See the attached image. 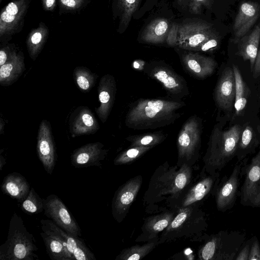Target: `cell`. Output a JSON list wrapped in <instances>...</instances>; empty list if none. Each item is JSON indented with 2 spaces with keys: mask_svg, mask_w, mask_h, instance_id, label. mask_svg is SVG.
Returning a JSON list of instances; mask_svg holds the SVG:
<instances>
[{
  "mask_svg": "<svg viewBox=\"0 0 260 260\" xmlns=\"http://www.w3.org/2000/svg\"><path fill=\"white\" fill-rule=\"evenodd\" d=\"M193 180V167L164 162L155 170L144 194L145 212L152 214L173 209Z\"/></svg>",
  "mask_w": 260,
  "mask_h": 260,
  "instance_id": "1",
  "label": "cell"
},
{
  "mask_svg": "<svg viewBox=\"0 0 260 260\" xmlns=\"http://www.w3.org/2000/svg\"><path fill=\"white\" fill-rule=\"evenodd\" d=\"M184 106V101L171 98H140L129 106L125 125L134 130L165 127L173 124L180 117L178 111Z\"/></svg>",
  "mask_w": 260,
  "mask_h": 260,
  "instance_id": "2",
  "label": "cell"
},
{
  "mask_svg": "<svg viewBox=\"0 0 260 260\" xmlns=\"http://www.w3.org/2000/svg\"><path fill=\"white\" fill-rule=\"evenodd\" d=\"M241 133V127L238 124L226 131L215 126L203 158L202 170L210 175L220 174L222 170L236 155Z\"/></svg>",
  "mask_w": 260,
  "mask_h": 260,
  "instance_id": "3",
  "label": "cell"
},
{
  "mask_svg": "<svg viewBox=\"0 0 260 260\" xmlns=\"http://www.w3.org/2000/svg\"><path fill=\"white\" fill-rule=\"evenodd\" d=\"M200 206L177 209L173 220L159 237L158 245L179 239L202 240L206 235L208 224L207 215Z\"/></svg>",
  "mask_w": 260,
  "mask_h": 260,
  "instance_id": "4",
  "label": "cell"
},
{
  "mask_svg": "<svg viewBox=\"0 0 260 260\" xmlns=\"http://www.w3.org/2000/svg\"><path fill=\"white\" fill-rule=\"evenodd\" d=\"M32 234L26 229L21 217L14 213L9 223L6 242L0 246L1 260L39 259Z\"/></svg>",
  "mask_w": 260,
  "mask_h": 260,
  "instance_id": "5",
  "label": "cell"
},
{
  "mask_svg": "<svg viewBox=\"0 0 260 260\" xmlns=\"http://www.w3.org/2000/svg\"><path fill=\"white\" fill-rule=\"evenodd\" d=\"M202 240L197 253L199 259L233 260L245 242L246 236L239 231H221L206 235Z\"/></svg>",
  "mask_w": 260,
  "mask_h": 260,
  "instance_id": "6",
  "label": "cell"
},
{
  "mask_svg": "<svg viewBox=\"0 0 260 260\" xmlns=\"http://www.w3.org/2000/svg\"><path fill=\"white\" fill-rule=\"evenodd\" d=\"M202 119L197 115L189 117L182 125L176 139L177 165L193 167L198 160L201 146Z\"/></svg>",
  "mask_w": 260,
  "mask_h": 260,
  "instance_id": "7",
  "label": "cell"
},
{
  "mask_svg": "<svg viewBox=\"0 0 260 260\" xmlns=\"http://www.w3.org/2000/svg\"><path fill=\"white\" fill-rule=\"evenodd\" d=\"M143 72L161 84L169 97L173 100H182L189 94L185 79L162 61L145 62L143 66Z\"/></svg>",
  "mask_w": 260,
  "mask_h": 260,
  "instance_id": "8",
  "label": "cell"
},
{
  "mask_svg": "<svg viewBox=\"0 0 260 260\" xmlns=\"http://www.w3.org/2000/svg\"><path fill=\"white\" fill-rule=\"evenodd\" d=\"M31 0H13L4 7L0 15V42L5 45L22 29Z\"/></svg>",
  "mask_w": 260,
  "mask_h": 260,
  "instance_id": "9",
  "label": "cell"
},
{
  "mask_svg": "<svg viewBox=\"0 0 260 260\" xmlns=\"http://www.w3.org/2000/svg\"><path fill=\"white\" fill-rule=\"evenodd\" d=\"M244 181L240 189V203L244 206L260 208V150L242 167Z\"/></svg>",
  "mask_w": 260,
  "mask_h": 260,
  "instance_id": "10",
  "label": "cell"
},
{
  "mask_svg": "<svg viewBox=\"0 0 260 260\" xmlns=\"http://www.w3.org/2000/svg\"><path fill=\"white\" fill-rule=\"evenodd\" d=\"M245 159L237 161L230 176L220 178L213 194L219 211L225 212L235 205L239 196L240 181L243 177L242 167Z\"/></svg>",
  "mask_w": 260,
  "mask_h": 260,
  "instance_id": "11",
  "label": "cell"
},
{
  "mask_svg": "<svg viewBox=\"0 0 260 260\" xmlns=\"http://www.w3.org/2000/svg\"><path fill=\"white\" fill-rule=\"evenodd\" d=\"M220 174L210 175L204 170L193 181L180 198L175 203L173 209L185 208L193 205H200L210 194L213 195L220 179Z\"/></svg>",
  "mask_w": 260,
  "mask_h": 260,
  "instance_id": "12",
  "label": "cell"
},
{
  "mask_svg": "<svg viewBox=\"0 0 260 260\" xmlns=\"http://www.w3.org/2000/svg\"><path fill=\"white\" fill-rule=\"evenodd\" d=\"M43 232L60 241L77 260H95L94 254L83 240L69 234L50 219H42Z\"/></svg>",
  "mask_w": 260,
  "mask_h": 260,
  "instance_id": "13",
  "label": "cell"
},
{
  "mask_svg": "<svg viewBox=\"0 0 260 260\" xmlns=\"http://www.w3.org/2000/svg\"><path fill=\"white\" fill-rule=\"evenodd\" d=\"M44 214L69 234L78 238L81 229L61 200L51 194L43 199Z\"/></svg>",
  "mask_w": 260,
  "mask_h": 260,
  "instance_id": "14",
  "label": "cell"
},
{
  "mask_svg": "<svg viewBox=\"0 0 260 260\" xmlns=\"http://www.w3.org/2000/svg\"><path fill=\"white\" fill-rule=\"evenodd\" d=\"M142 182V176L137 175L122 184L115 191L111 208L112 216L117 222H121L125 218L137 196Z\"/></svg>",
  "mask_w": 260,
  "mask_h": 260,
  "instance_id": "15",
  "label": "cell"
},
{
  "mask_svg": "<svg viewBox=\"0 0 260 260\" xmlns=\"http://www.w3.org/2000/svg\"><path fill=\"white\" fill-rule=\"evenodd\" d=\"M214 35L211 26L206 23L192 22L179 24L177 46L181 49L195 52Z\"/></svg>",
  "mask_w": 260,
  "mask_h": 260,
  "instance_id": "16",
  "label": "cell"
},
{
  "mask_svg": "<svg viewBox=\"0 0 260 260\" xmlns=\"http://www.w3.org/2000/svg\"><path fill=\"white\" fill-rule=\"evenodd\" d=\"M37 151L45 170L48 174L52 175L55 166L57 155L51 125L45 119L43 120L39 125Z\"/></svg>",
  "mask_w": 260,
  "mask_h": 260,
  "instance_id": "17",
  "label": "cell"
},
{
  "mask_svg": "<svg viewBox=\"0 0 260 260\" xmlns=\"http://www.w3.org/2000/svg\"><path fill=\"white\" fill-rule=\"evenodd\" d=\"M184 51L179 53L180 62L184 71L191 76L203 79L214 72L217 63L213 58L198 52Z\"/></svg>",
  "mask_w": 260,
  "mask_h": 260,
  "instance_id": "18",
  "label": "cell"
},
{
  "mask_svg": "<svg viewBox=\"0 0 260 260\" xmlns=\"http://www.w3.org/2000/svg\"><path fill=\"white\" fill-rule=\"evenodd\" d=\"M103 143L97 142L82 146L74 150L71 155L72 165L76 168L96 166L102 168L101 161L106 157L108 150Z\"/></svg>",
  "mask_w": 260,
  "mask_h": 260,
  "instance_id": "19",
  "label": "cell"
},
{
  "mask_svg": "<svg viewBox=\"0 0 260 260\" xmlns=\"http://www.w3.org/2000/svg\"><path fill=\"white\" fill-rule=\"evenodd\" d=\"M94 113L86 106H79L69 118V131L73 138L94 134L100 129Z\"/></svg>",
  "mask_w": 260,
  "mask_h": 260,
  "instance_id": "20",
  "label": "cell"
},
{
  "mask_svg": "<svg viewBox=\"0 0 260 260\" xmlns=\"http://www.w3.org/2000/svg\"><path fill=\"white\" fill-rule=\"evenodd\" d=\"M100 106L95 111L103 123L106 122L114 104L117 91L114 77L109 74L101 78L98 88Z\"/></svg>",
  "mask_w": 260,
  "mask_h": 260,
  "instance_id": "21",
  "label": "cell"
},
{
  "mask_svg": "<svg viewBox=\"0 0 260 260\" xmlns=\"http://www.w3.org/2000/svg\"><path fill=\"white\" fill-rule=\"evenodd\" d=\"M176 213V209H167L146 217L141 227V234L135 241L146 242L158 237V234L168 226Z\"/></svg>",
  "mask_w": 260,
  "mask_h": 260,
  "instance_id": "22",
  "label": "cell"
},
{
  "mask_svg": "<svg viewBox=\"0 0 260 260\" xmlns=\"http://www.w3.org/2000/svg\"><path fill=\"white\" fill-rule=\"evenodd\" d=\"M259 14L260 7L257 3L247 2L240 5L233 25L235 43H237L250 30Z\"/></svg>",
  "mask_w": 260,
  "mask_h": 260,
  "instance_id": "23",
  "label": "cell"
},
{
  "mask_svg": "<svg viewBox=\"0 0 260 260\" xmlns=\"http://www.w3.org/2000/svg\"><path fill=\"white\" fill-rule=\"evenodd\" d=\"M236 85L233 68H226L221 75L216 84L214 91V99L218 106L228 110L234 105Z\"/></svg>",
  "mask_w": 260,
  "mask_h": 260,
  "instance_id": "24",
  "label": "cell"
},
{
  "mask_svg": "<svg viewBox=\"0 0 260 260\" xmlns=\"http://www.w3.org/2000/svg\"><path fill=\"white\" fill-rule=\"evenodd\" d=\"M1 187L5 194L20 203L26 199L31 189L26 178L17 172L7 175L3 179Z\"/></svg>",
  "mask_w": 260,
  "mask_h": 260,
  "instance_id": "25",
  "label": "cell"
},
{
  "mask_svg": "<svg viewBox=\"0 0 260 260\" xmlns=\"http://www.w3.org/2000/svg\"><path fill=\"white\" fill-rule=\"evenodd\" d=\"M142 0H113L112 16L114 20H118L117 32H125L134 13L139 8Z\"/></svg>",
  "mask_w": 260,
  "mask_h": 260,
  "instance_id": "26",
  "label": "cell"
},
{
  "mask_svg": "<svg viewBox=\"0 0 260 260\" xmlns=\"http://www.w3.org/2000/svg\"><path fill=\"white\" fill-rule=\"evenodd\" d=\"M25 70L24 56L21 51L0 66V84L8 86L16 82Z\"/></svg>",
  "mask_w": 260,
  "mask_h": 260,
  "instance_id": "27",
  "label": "cell"
},
{
  "mask_svg": "<svg viewBox=\"0 0 260 260\" xmlns=\"http://www.w3.org/2000/svg\"><path fill=\"white\" fill-rule=\"evenodd\" d=\"M171 25L165 18H157L151 21L140 35V42L150 44H160L166 42Z\"/></svg>",
  "mask_w": 260,
  "mask_h": 260,
  "instance_id": "28",
  "label": "cell"
},
{
  "mask_svg": "<svg viewBox=\"0 0 260 260\" xmlns=\"http://www.w3.org/2000/svg\"><path fill=\"white\" fill-rule=\"evenodd\" d=\"M260 25H257L248 35L243 36L237 43L238 53L243 59L250 61L252 72L258 51Z\"/></svg>",
  "mask_w": 260,
  "mask_h": 260,
  "instance_id": "29",
  "label": "cell"
},
{
  "mask_svg": "<svg viewBox=\"0 0 260 260\" xmlns=\"http://www.w3.org/2000/svg\"><path fill=\"white\" fill-rule=\"evenodd\" d=\"M49 30L48 26L43 22L39 23L38 26L32 29L27 35L26 45L30 58L35 61L37 58L47 40Z\"/></svg>",
  "mask_w": 260,
  "mask_h": 260,
  "instance_id": "30",
  "label": "cell"
},
{
  "mask_svg": "<svg viewBox=\"0 0 260 260\" xmlns=\"http://www.w3.org/2000/svg\"><path fill=\"white\" fill-rule=\"evenodd\" d=\"M159 237L145 242L123 249L116 256V260H140L148 255L158 245Z\"/></svg>",
  "mask_w": 260,
  "mask_h": 260,
  "instance_id": "31",
  "label": "cell"
},
{
  "mask_svg": "<svg viewBox=\"0 0 260 260\" xmlns=\"http://www.w3.org/2000/svg\"><path fill=\"white\" fill-rule=\"evenodd\" d=\"M44 242L47 253L52 260H73V255L55 238L48 234L42 232L40 234Z\"/></svg>",
  "mask_w": 260,
  "mask_h": 260,
  "instance_id": "32",
  "label": "cell"
},
{
  "mask_svg": "<svg viewBox=\"0 0 260 260\" xmlns=\"http://www.w3.org/2000/svg\"><path fill=\"white\" fill-rule=\"evenodd\" d=\"M236 85L234 107L237 115L239 114L245 108L249 94V89L243 79L238 68L233 65Z\"/></svg>",
  "mask_w": 260,
  "mask_h": 260,
  "instance_id": "33",
  "label": "cell"
},
{
  "mask_svg": "<svg viewBox=\"0 0 260 260\" xmlns=\"http://www.w3.org/2000/svg\"><path fill=\"white\" fill-rule=\"evenodd\" d=\"M168 135L162 131L131 135L127 137L126 140L130 142L131 146H141L154 147L163 142Z\"/></svg>",
  "mask_w": 260,
  "mask_h": 260,
  "instance_id": "34",
  "label": "cell"
},
{
  "mask_svg": "<svg viewBox=\"0 0 260 260\" xmlns=\"http://www.w3.org/2000/svg\"><path fill=\"white\" fill-rule=\"evenodd\" d=\"M73 78L81 91L89 92L95 85L98 75L86 67L78 66L73 71Z\"/></svg>",
  "mask_w": 260,
  "mask_h": 260,
  "instance_id": "35",
  "label": "cell"
},
{
  "mask_svg": "<svg viewBox=\"0 0 260 260\" xmlns=\"http://www.w3.org/2000/svg\"><path fill=\"white\" fill-rule=\"evenodd\" d=\"M152 148L150 147L131 146L115 157L114 164L117 166L133 163Z\"/></svg>",
  "mask_w": 260,
  "mask_h": 260,
  "instance_id": "36",
  "label": "cell"
},
{
  "mask_svg": "<svg viewBox=\"0 0 260 260\" xmlns=\"http://www.w3.org/2000/svg\"><path fill=\"white\" fill-rule=\"evenodd\" d=\"M20 208L27 214H36L44 211L43 199L31 187L26 199L21 203Z\"/></svg>",
  "mask_w": 260,
  "mask_h": 260,
  "instance_id": "37",
  "label": "cell"
},
{
  "mask_svg": "<svg viewBox=\"0 0 260 260\" xmlns=\"http://www.w3.org/2000/svg\"><path fill=\"white\" fill-rule=\"evenodd\" d=\"M91 0H58L59 14L79 12Z\"/></svg>",
  "mask_w": 260,
  "mask_h": 260,
  "instance_id": "38",
  "label": "cell"
},
{
  "mask_svg": "<svg viewBox=\"0 0 260 260\" xmlns=\"http://www.w3.org/2000/svg\"><path fill=\"white\" fill-rule=\"evenodd\" d=\"M14 44H7L2 45L0 50V66L9 61L17 52Z\"/></svg>",
  "mask_w": 260,
  "mask_h": 260,
  "instance_id": "39",
  "label": "cell"
},
{
  "mask_svg": "<svg viewBox=\"0 0 260 260\" xmlns=\"http://www.w3.org/2000/svg\"><path fill=\"white\" fill-rule=\"evenodd\" d=\"M219 39L215 34L203 43L195 52H211L215 50L218 46Z\"/></svg>",
  "mask_w": 260,
  "mask_h": 260,
  "instance_id": "40",
  "label": "cell"
},
{
  "mask_svg": "<svg viewBox=\"0 0 260 260\" xmlns=\"http://www.w3.org/2000/svg\"><path fill=\"white\" fill-rule=\"evenodd\" d=\"M178 24L173 23L171 24L166 40V42L169 46L171 47L177 46V43L178 41Z\"/></svg>",
  "mask_w": 260,
  "mask_h": 260,
  "instance_id": "41",
  "label": "cell"
},
{
  "mask_svg": "<svg viewBox=\"0 0 260 260\" xmlns=\"http://www.w3.org/2000/svg\"><path fill=\"white\" fill-rule=\"evenodd\" d=\"M212 0H189V9L190 12L194 14L201 13L203 7H209L211 4Z\"/></svg>",
  "mask_w": 260,
  "mask_h": 260,
  "instance_id": "42",
  "label": "cell"
},
{
  "mask_svg": "<svg viewBox=\"0 0 260 260\" xmlns=\"http://www.w3.org/2000/svg\"><path fill=\"white\" fill-rule=\"evenodd\" d=\"M248 260H260V244L256 236L252 238Z\"/></svg>",
  "mask_w": 260,
  "mask_h": 260,
  "instance_id": "43",
  "label": "cell"
},
{
  "mask_svg": "<svg viewBox=\"0 0 260 260\" xmlns=\"http://www.w3.org/2000/svg\"><path fill=\"white\" fill-rule=\"evenodd\" d=\"M252 238L245 241L239 250L235 260H248Z\"/></svg>",
  "mask_w": 260,
  "mask_h": 260,
  "instance_id": "44",
  "label": "cell"
},
{
  "mask_svg": "<svg viewBox=\"0 0 260 260\" xmlns=\"http://www.w3.org/2000/svg\"><path fill=\"white\" fill-rule=\"evenodd\" d=\"M43 9L47 12L53 11L57 5V0H41Z\"/></svg>",
  "mask_w": 260,
  "mask_h": 260,
  "instance_id": "45",
  "label": "cell"
},
{
  "mask_svg": "<svg viewBox=\"0 0 260 260\" xmlns=\"http://www.w3.org/2000/svg\"><path fill=\"white\" fill-rule=\"evenodd\" d=\"M252 72L254 78H257L260 75V48L257 54Z\"/></svg>",
  "mask_w": 260,
  "mask_h": 260,
  "instance_id": "46",
  "label": "cell"
},
{
  "mask_svg": "<svg viewBox=\"0 0 260 260\" xmlns=\"http://www.w3.org/2000/svg\"><path fill=\"white\" fill-rule=\"evenodd\" d=\"M6 164L5 157L1 154L0 156V171L3 170V167Z\"/></svg>",
  "mask_w": 260,
  "mask_h": 260,
  "instance_id": "47",
  "label": "cell"
},
{
  "mask_svg": "<svg viewBox=\"0 0 260 260\" xmlns=\"http://www.w3.org/2000/svg\"><path fill=\"white\" fill-rule=\"evenodd\" d=\"M5 125V121L1 118L0 120V134H2L4 133Z\"/></svg>",
  "mask_w": 260,
  "mask_h": 260,
  "instance_id": "48",
  "label": "cell"
},
{
  "mask_svg": "<svg viewBox=\"0 0 260 260\" xmlns=\"http://www.w3.org/2000/svg\"><path fill=\"white\" fill-rule=\"evenodd\" d=\"M178 4L180 5L183 6L184 5H185V3L186 0H176Z\"/></svg>",
  "mask_w": 260,
  "mask_h": 260,
  "instance_id": "49",
  "label": "cell"
},
{
  "mask_svg": "<svg viewBox=\"0 0 260 260\" xmlns=\"http://www.w3.org/2000/svg\"><path fill=\"white\" fill-rule=\"evenodd\" d=\"M2 0H0V3L2 2Z\"/></svg>",
  "mask_w": 260,
  "mask_h": 260,
  "instance_id": "50",
  "label": "cell"
}]
</instances>
